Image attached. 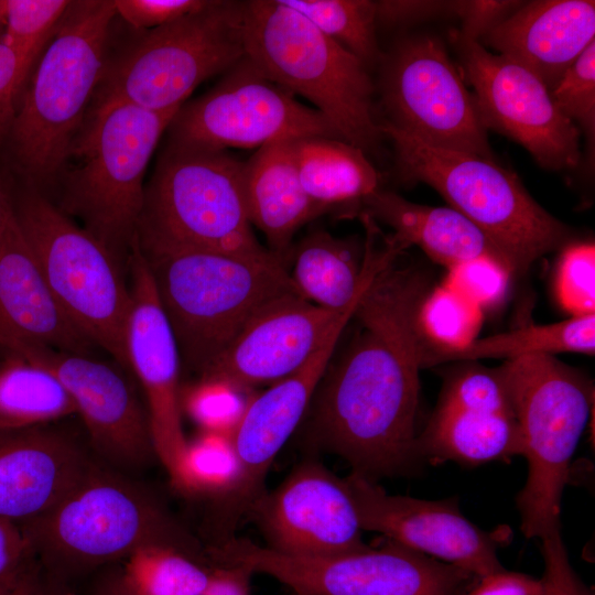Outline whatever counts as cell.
<instances>
[{"label":"cell","mask_w":595,"mask_h":595,"mask_svg":"<svg viewBox=\"0 0 595 595\" xmlns=\"http://www.w3.org/2000/svg\"><path fill=\"white\" fill-rule=\"evenodd\" d=\"M385 264L361 295L356 331L329 360L311 401V441L377 482L413 470L423 336L420 305L430 291L422 270Z\"/></svg>","instance_id":"cell-1"},{"label":"cell","mask_w":595,"mask_h":595,"mask_svg":"<svg viewBox=\"0 0 595 595\" xmlns=\"http://www.w3.org/2000/svg\"><path fill=\"white\" fill-rule=\"evenodd\" d=\"M113 0L71 1L34 64L7 136L39 192L56 185L86 121L108 55Z\"/></svg>","instance_id":"cell-2"},{"label":"cell","mask_w":595,"mask_h":595,"mask_svg":"<svg viewBox=\"0 0 595 595\" xmlns=\"http://www.w3.org/2000/svg\"><path fill=\"white\" fill-rule=\"evenodd\" d=\"M138 246L175 337L181 366L199 377L263 307L300 294L280 261L258 262L180 246Z\"/></svg>","instance_id":"cell-3"},{"label":"cell","mask_w":595,"mask_h":595,"mask_svg":"<svg viewBox=\"0 0 595 595\" xmlns=\"http://www.w3.org/2000/svg\"><path fill=\"white\" fill-rule=\"evenodd\" d=\"M245 56L270 80L311 101L339 138L365 153L383 137L367 66L282 0L242 1Z\"/></svg>","instance_id":"cell-4"},{"label":"cell","mask_w":595,"mask_h":595,"mask_svg":"<svg viewBox=\"0 0 595 595\" xmlns=\"http://www.w3.org/2000/svg\"><path fill=\"white\" fill-rule=\"evenodd\" d=\"M178 109L109 104L89 110L67 158L76 163H66L56 182L57 207L126 263L143 209L147 166Z\"/></svg>","instance_id":"cell-5"},{"label":"cell","mask_w":595,"mask_h":595,"mask_svg":"<svg viewBox=\"0 0 595 595\" xmlns=\"http://www.w3.org/2000/svg\"><path fill=\"white\" fill-rule=\"evenodd\" d=\"M244 167L245 162L227 150L169 141L145 186L138 242L282 262L253 234L245 199Z\"/></svg>","instance_id":"cell-6"},{"label":"cell","mask_w":595,"mask_h":595,"mask_svg":"<svg viewBox=\"0 0 595 595\" xmlns=\"http://www.w3.org/2000/svg\"><path fill=\"white\" fill-rule=\"evenodd\" d=\"M507 387L528 476L516 501L526 538L561 529L572 457L594 408V385L553 355L532 354L497 367Z\"/></svg>","instance_id":"cell-7"},{"label":"cell","mask_w":595,"mask_h":595,"mask_svg":"<svg viewBox=\"0 0 595 595\" xmlns=\"http://www.w3.org/2000/svg\"><path fill=\"white\" fill-rule=\"evenodd\" d=\"M244 56L242 1H208L108 51L90 110L109 104L153 111L181 108L201 83Z\"/></svg>","instance_id":"cell-8"},{"label":"cell","mask_w":595,"mask_h":595,"mask_svg":"<svg viewBox=\"0 0 595 595\" xmlns=\"http://www.w3.org/2000/svg\"><path fill=\"white\" fill-rule=\"evenodd\" d=\"M20 526L31 553L64 572L125 560L151 543L193 558L197 548L149 494L95 463L54 506Z\"/></svg>","instance_id":"cell-9"},{"label":"cell","mask_w":595,"mask_h":595,"mask_svg":"<svg viewBox=\"0 0 595 595\" xmlns=\"http://www.w3.org/2000/svg\"><path fill=\"white\" fill-rule=\"evenodd\" d=\"M380 128L394 145L404 177L429 184L474 223L506 257L512 277L524 274L540 257L566 241V227L494 159L436 148Z\"/></svg>","instance_id":"cell-10"},{"label":"cell","mask_w":595,"mask_h":595,"mask_svg":"<svg viewBox=\"0 0 595 595\" xmlns=\"http://www.w3.org/2000/svg\"><path fill=\"white\" fill-rule=\"evenodd\" d=\"M13 210L65 314L95 346L130 372L126 351L131 307L127 263L31 186Z\"/></svg>","instance_id":"cell-11"},{"label":"cell","mask_w":595,"mask_h":595,"mask_svg":"<svg viewBox=\"0 0 595 595\" xmlns=\"http://www.w3.org/2000/svg\"><path fill=\"white\" fill-rule=\"evenodd\" d=\"M218 565L269 575L296 595H465L473 574L386 538L381 547L295 556L234 536L209 548Z\"/></svg>","instance_id":"cell-12"},{"label":"cell","mask_w":595,"mask_h":595,"mask_svg":"<svg viewBox=\"0 0 595 595\" xmlns=\"http://www.w3.org/2000/svg\"><path fill=\"white\" fill-rule=\"evenodd\" d=\"M381 97L389 127L436 148L494 159L475 97L432 36L401 41L386 57Z\"/></svg>","instance_id":"cell-13"},{"label":"cell","mask_w":595,"mask_h":595,"mask_svg":"<svg viewBox=\"0 0 595 595\" xmlns=\"http://www.w3.org/2000/svg\"><path fill=\"white\" fill-rule=\"evenodd\" d=\"M167 130L170 142L213 150L259 149L304 137L340 139L322 113L298 101L246 56L210 90L184 104Z\"/></svg>","instance_id":"cell-14"},{"label":"cell","mask_w":595,"mask_h":595,"mask_svg":"<svg viewBox=\"0 0 595 595\" xmlns=\"http://www.w3.org/2000/svg\"><path fill=\"white\" fill-rule=\"evenodd\" d=\"M453 39L485 128L518 142L545 169L574 167L581 155L580 131L559 111L543 80L459 31Z\"/></svg>","instance_id":"cell-15"},{"label":"cell","mask_w":595,"mask_h":595,"mask_svg":"<svg viewBox=\"0 0 595 595\" xmlns=\"http://www.w3.org/2000/svg\"><path fill=\"white\" fill-rule=\"evenodd\" d=\"M0 346L44 367L62 383L91 445L107 462L138 469L156 457L148 412L118 365L43 345L0 342Z\"/></svg>","instance_id":"cell-16"},{"label":"cell","mask_w":595,"mask_h":595,"mask_svg":"<svg viewBox=\"0 0 595 595\" xmlns=\"http://www.w3.org/2000/svg\"><path fill=\"white\" fill-rule=\"evenodd\" d=\"M448 371L416 450L421 462L477 466L521 455L511 400L498 368L474 360Z\"/></svg>","instance_id":"cell-17"},{"label":"cell","mask_w":595,"mask_h":595,"mask_svg":"<svg viewBox=\"0 0 595 595\" xmlns=\"http://www.w3.org/2000/svg\"><path fill=\"white\" fill-rule=\"evenodd\" d=\"M266 547L288 555L326 556L366 547L345 478L315 461L299 464L248 507Z\"/></svg>","instance_id":"cell-18"},{"label":"cell","mask_w":595,"mask_h":595,"mask_svg":"<svg viewBox=\"0 0 595 595\" xmlns=\"http://www.w3.org/2000/svg\"><path fill=\"white\" fill-rule=\"evenodd\" d=\"M363 530L453 564L477 578L505 570L497 550L506 528L485 531L464 517L456 499L425 500L390 495L377 482L351 472L344 477Z\"/></svg>","instance_id":"cell-19"},{"label":"cell","mask_w":595,"mask_h":595,"mask_svg":"<svg viewBox=\"0 0 595 595\" xmlns=\"http://www.w3.org/2000/svg\"><path fill=\"white\" fill-rule=\"evenodd\" d=\"M127 270L131 293L126 327L129 370L143 389L155 454L170 475L187 443L181 418L180 354L136 237Z\"/></svg>","instance_id":"cell-20"},{"label":"cell","mask_w":595,"mask_h":595,"mask_svg":"<svg viewBox=\"0 0 595 595\" xmlns=\"http://www.w3.org/2000/svg\"><path fill=\"white\" fill-rule=\"evenodd\" d=\"M359 300L334 311L298 293L281 296L245 326L199 379L242 391L274 383L301 367L335 331L346 327Z\"/></svg>","instance_id":"cell-21"},{"label":"cell","mask_w":595,"mask_h":595,"mask_svg":"<svg viewBox=\"0 0 595 595\" xmlns=\"http://www.w3.org/2000/svg\"><path fill=\"white\" fill-rule=\"evenodd\" d=\"M345 327L335 331L295 371L250 399L231 434L240 477L230 497L225 523H236L262 485L277 454L302 421ZM226 510V512H227Z\"/></svg>","instance_id":"cell-22"},{"label":"cell","mask_w":595,"mask_h":595,"mask_svg":"<svg viewBox=\"0 0 595 595\" xmlns=\"http://www.w3.org/2000/svg\"><path fill=\"white\" fill-rule=\"evenodd\" d=\"M94 462L65 433L39 425L0 431V519L25 523L54 506Z\"/></svg>","instance_id":"cell-23"},{"label":"cell","mask_w":595,"mask_h":595,"mask_svg":"<svg viewBox=\"0 0 595 595\" xmlns=\"http://www.w3.org/2000/svg\"><path fill=\"white\" fill-rule=\"evenodd\" d=\"M0 342L88 355L95 346L53 295L14 210L0 235Z\"/></svg>","instance_id":"cell-24"},{"label":"cell","mask_w":595,"mask_h":595,"mask_svg":"<svg viewBox=\"0 0 595 595\" xmlns=\"http://www.w3.org/2000/svg\"><path fill=\"white\" fill-rule=\"evenodd\" d=\"M594 36V1L542 0L522 6L483 39L498 54L531 69L550 89Z\"/></svg>","instance_id":"cell-25"},{"label":"cell","mask_w":595,"mask_h":595,"mask_svg":"<svg viewBox=\"0 0 595 595\" xmlns=\"http://www.w3.org/2000/svg\"><path fill=\"white\" fill-rule=\"evenodd\" d=\"M291 141L279 140L260 147L244 167V192L250 223L264 235L269 250L286 268L294 234L327 210L304 192Z\"/></svg>","instance_id":"cell-26"},{"label":"cell","mask_w":595,"mask_h":595,"mask_svg":"<svg viewBox=\"0 0 595 595\" xmlns=\"http://www.w3.org/2000/svg\"><path fill=\"white\" fill-rule=\"evenodd\" d=\"M363 212L389 225L407 248L420 247L433 261L451 269L486 257L511 269L502 252L468 218L452 207L411 203L398 194L377 190L365 197ZM512 275V273H511Z\"/></svg>","instance_id":"cell-27"},{"label":"cell","mask_w":595,"mask_h":595,"mask_svg":"<svg viewBox=\"0 0 595 595\" xmlns=\"http://www.w3.org/2000/svg\"><path fill=\"white\" fill-rule=\"evenodd\" d=\"M300 182L306 195L327 209L363 201L379 190V174L366 153L340 139L304 137L291 141Z\"/></svg>","instance_id":"cell-28"},{"label":"cell","mask_w":595,"mask_h":595,"mask_svg":"<svg viewBox=\"0 0 595 595\" xmlns=\"http://www.w3.org/2000/svg\"><path fill=\"white\" fill-rule=\"evenodd\" d=\"M559 353H595V313L543 325L522 327L476 338L456 348H436L423 338L422 367H433L447 361H470L480 358L505 360L532 355Z\"/></svg>","instance_id":"cell-29"},{"label":"cell","mask_w":595,"mask_h":595,"mask_svg":"<svg viewBox=\"0 0 595 595\" xmlns=\"http://www.w3.org/2000/svg\"><path fill=\"white\" fill-rule=\"evenodd\" d=\"M73 413L69 394L44 367L15 354L0 364V431L46 425Z\"/></svg>","instance_id":"cell-30"},{"label":"cell","mask_w":595,"mask_h":595,"mask_svg":"<svg viewBox=\"0 0 595 595\" xmlns=\"http://www.w3.org/2000/svg\"><path fill=\"white\" fill-rule=\"evenodd\" d=\"M121 573L138 595H199L212 569L175 547L151 543L129 554Z\"/></svg>","instance_id":"cell-31"},{"label":"cell","mask_w":595,"mask_h":595,"mask_svg":"<svg viewBox=\"0 0 595 595\" xmlns=\"http://www.w3.org/2000/svg\"><path fill=\"white\" fill-rule=\"evenodd\" d=\"M169 476L172 485L184 494L226 501L240 477L231 435L202 432L196 439L187 441Z\"/></svg>","instance_id":"cell-32"},{"label":"cell","mask_w":595,"mask_h":595,"mask_svg":"<svg viewBox=\"0 0 595 595\" xmlns=\"http://www.w3.org/2000/svg\"><path fill=\"white\" fill-rule=\"evenodd\" d=\"M366 66L379 57L375 1L282 0Z\"/></svg>","instance_id":"cell-33"},{"label":"cell","mask_w":595,"mask_h":595,"mask_svg":"<svg viewBox=\"0 0 595 595\" xmlns=\"http://www.w3.org/2000/svg\"><path fill=\"white\" fill-rule=\"evenodd\" d=\"M420 332L430 346L462 347L474 339L482 324V309L442 284L430 290L418 314Z\"/></svg>","instance_id":"cell-34"},{"label":"cell","mask_w":595,"mask_h":595,"mask_svg":"<svg viewBox=\"0 0 595 595\" xmlns=\"http://www.w3.org/2000/svg\"><path fill=\"white\" fill-rule=\"evenodd\" d=\"M71 1L4 0L1 41L20 57L29 77Z\"/></svg>","instance_id":"cell-35"},{"label":"cell","mask_w":595,"mask_h":595,"mask_svg":"<svg viewBox=\"0 0 595 595\" xmlns=\"http://www.w3.org/2000/svg\"><path fill=\"white\" fill-rule=\"evenodd\" d=\"M242 392L223 382L199 379L186 391L181 390V408L202 432L231 435L250 400Z\"/></svg>","instance_id":"cell-36"},{"label":"cell","mask_w":595,"mask_h":595,"mask_svg":"<svg viewBox=\"0 0 595 595\" xmlns=\"http://www.w3.org/2000/svg\"><path fill=\"white\" fill-rule=\"evenodd\" d=\"M555 296L570 316L595 313V245L574 242L565 246L554 277Z\"/></svg>","instance_id":"cell-37"},{"label":"cell","mask_w":595,"mask_h":595,"mask_svg":"<svg viewBox=\"0 0 595 595\" xmlns=\"http://www.w3.org/2000/svg\"><path fill=\"white\" fill-rule=\"evenodd\" d=\"M559 111L577 122L588 136L595 131V41L563 72L550 88Z\"/></svg>","instance_id":"cell-38"},{"label":"cell","mask_w":595,"mask_h":595,"mask_svg":"<svg viewBox=\"0 0 595 595\" xmlns=\"http://www.w3.org/2000/svg\"><path fill=\"white\" fill-rule=\"evenodd\" d=\"M511 277L505 264L493 258L482 257L448 269L443 284L483 310L502 301Z\"/></svg>","instance_id":"cell-39"},{"label":"cell","mask_w":595,"mask_h":595,"mask_svg":"<svg viewBox=\"0 0 595 595\" xmlns=\"http://www.w3.org/2000/svg\"><path fill=\"white\" fill-rule=\"evenodd\" d=\"M544 572L540 578L542 595H594L572 567L561 529L541 539Z\"/></svg>","instance_id":"cell-40"},{"label":"cell","mask_w":595,"mask_h":595,"mask_svg":"<svg viewBox=\"0 0 595 595\" xmlns=\"http://www.w3.org/2000/svg\"><path fill=\"white\" fill-rule=\"evenodd\" d=\"M116 14L136 31L165 25L204 8L208 0H113Z\"/></svg>","instance_id":"cell-41"},{"label":"cell","mask_w":595,"mask_h":595,"mask_svg":"<svg viewBox=\"0 0 595 595\" xmlns=\"http://www.w3.org/2000/svg\"><path fill=\"white\" fill-rule=\"evenodd\" d=\"M18 54L0 39V138L7 136L15 110V100L26 84Z\"/></svg>","instance_id":"cell-42"},{"label":"cell","mask_w":595,"mask_h":595,"mask_svg":"<svg viewBox=\"0 0 595 595\" xmlns=\"http://www.w3.org/2000/svg\"><path fill=\"white\" fill-rule=\"evenodd\" d=\"M518 2L512 1H458L452 4L463 20V35L478 40L502 21Z\"/></svg>","instance_id":"cell-43"},{"label":"cell","mask_w":595,"mask_h":595,"mask_svg":"<svg viewBox=\"0 0 595 595\" xmlns=\"http://www.w3.org/2000/svg\"><path fill=\"white\" fill-rule=\"evenodd\" d=\"M465 595H542V587L540 580L502 570L479 578Z\"/></svg>","instance_id":"cell-44"},{"label":"cell","mask_w":595,"mask_h":595,"mask_svg":"<svg viewBox=\"0 0 595 595\" xmlns=\"http://www.w3.org/2000/svg\"><path fill=\"white\" fill-rule=\"evenodd\" d=\"M31 553L20 524L0 519V578L26 563Z\"/></svg>","instance_id":"cell-45"},{"label":"cell","mask_w":595,"mask_h":595,"mask_svg":"<svg viewBox=\"0 0 595 595\" xmlns=\"http://www.w3.org/2000/svg\"><path fill=\"white\" fill-rule=\"evenodd\" d=\"M252 571L242 565L212 569L207 586L199 595H250Z\"/></svg>","instance_id":"cell-46"},{"label":"cell","mask_w":595,"mask_h":595,"mask_svg":"<svg viewBox=\"0 0 595 595\" xmlns=\"http://www.w3.org/2000/svg\"><path fill=\"white\" fill-rule=\"evenodd\" d=\"M442 2L422 1H375L376 23L393 24L418 15L430 13Z\"/></svg>","instance_id":"cell-47"},{"label":"cell","mask_w":595,"mask_h":595,"mask_svg":"<svg viewBox=\"0 0 595 595\" xmlns=\"http://www.w3.org/2000/svg\"><path fill=\"white\" fill-rule=\"evenodd\" d=\"M93 595H138L126 582L121 570L105 575L96 585Z\"/></svg>","instance_id":"cell-48"},{"label":"cell","mask_w":595,"mask_h":595,"mask_svg":"<svg viewBox=\"0 0 595 595\" xmlns=\"http://www.w3.org/2000/svg\"><path fill=\"white\" fill-rule=\"evenodd\" d=\"M29 571L26 564L0 578V595H11Z\"/></svg>","instance_id":"cell-49"},{"label":"cell","mask_w":595,"mask_h":595,"mask_svg":"<svg viewBox=\"0 0 595 595\" xmlns=\"http://www.w3.org/2000/svg\"><path fill=\"white\" fill-rule=\"evenodd\" d=\"M41 585L36 580L34 573L29 569L22 581L11 593V595H37Z\"/></svg>","instance_id":"cell-50"},{"label":"cell","mask_w":595,"mask_h":595,"mask_svg":"<svg viewBox=\"0 0 595 595\" xmlns=\"http://www.w3.org/2000/svg\"><path fill=\"white\" fill-rule=\"evenodd\" d=\"M2 138H0V142ZM12 210H13V207L10 203V199L0 187V235Z\"/></svg>","instance_id":"cell-51"},{"label":"cell","mask_w":595,"mask_h":595,"mask_svg":"<svg viewBox=\"0 0 595 595\" xmlns=\"http://www.w3.org/2000/svg\"><path fill=\"white\" fill-rule=\"evenodd\" d=\"M37 595H60V592L58 589H52L48 587L45 588L41 586Z\"/></svg>","instance_id":"cell-52"},{"label":"cell","mask_w":595,"mask_h":595,"mask_svg":"<svg viewBox=\"0 0 595 595\" xmlns=\"http://www.w3.org/2000/svg\"><path fill=\"white\" fill-rule=\"evenodd\" d=\"M3 29H4V17L0 18V39L3 34Z\"/></svg>","instance_id":"cell-53"},{"label":"cell","mask_w":595,"mask_h":595,"mask_svg":"<svg viewBox=\"0 0 595 595\" xmlns=\"http://www.w3.org/2000/svg\"><path fill=\"white\" fill-rule=\"evenodd\" d=\"M4 17V0H0V18Z\"/></svg>","instance_id":"cell-54"},{"label":"cell","mask_w":595,"mask_h":595,"mask_svg":"<svg viewBox=\"0 0 595 595\" xmlns=\"http://www.w3.org/2000/svg\"><path fill=\"white\" fill-rule=\"evenodd\" d=\"M58 592H60V595H72V594L66 593V592H61L60 589H58Z\"/></svg>","instance_id":"cell-55"}]
</instances>
